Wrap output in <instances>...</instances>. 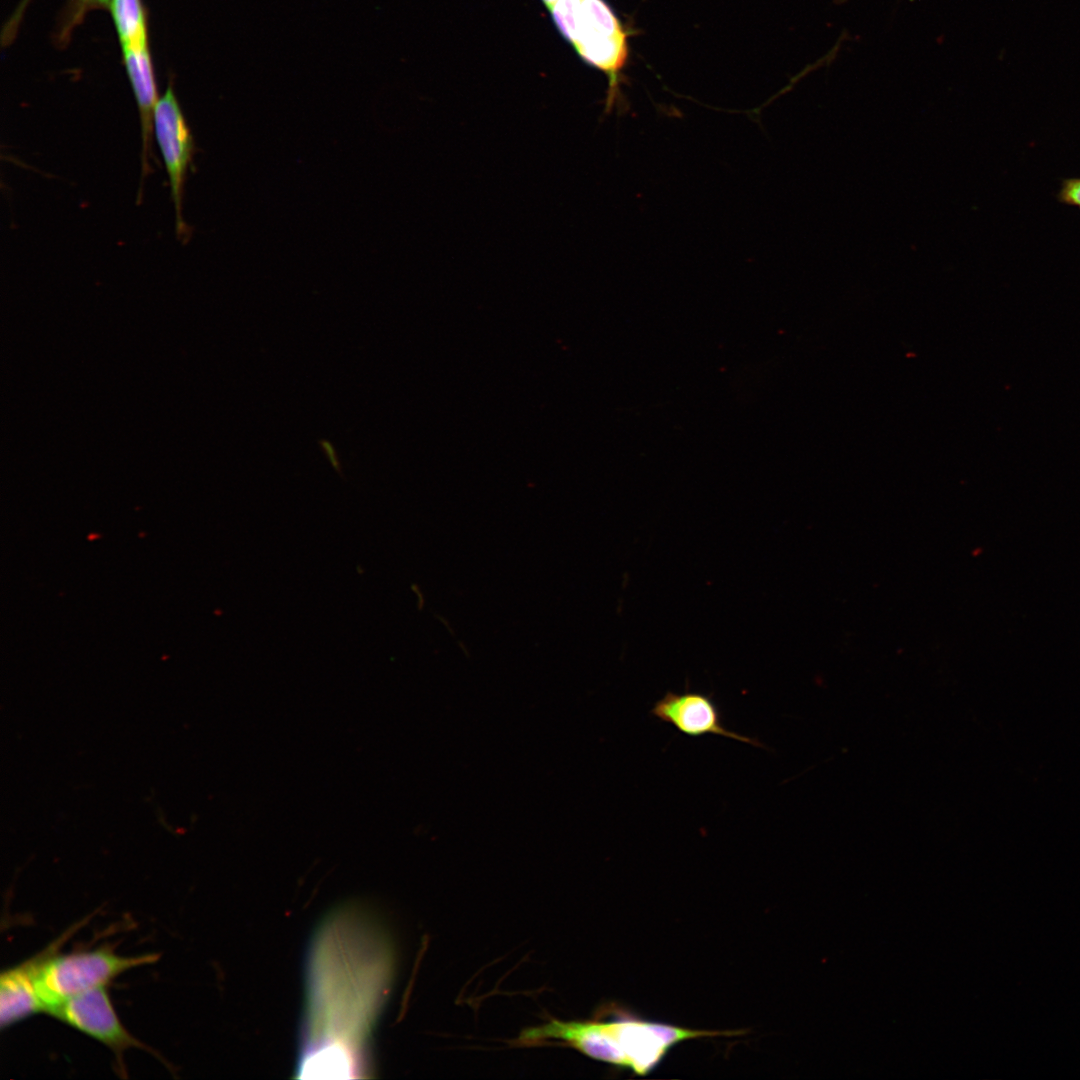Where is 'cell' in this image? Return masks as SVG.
I'll list each match as a JSON object with an SVG mask.
<instances>
[{"mask_svg": "<svg viewBox=\"0 0 1080 1080\" xmlns=\"http://www.w3.org/2000/svg\"><path fill=\"white\" fill-rule=\"evenodd\" d=\"M744 1031L699 1030L644 1019L621 1007H607L590 1020L551 1021L523 1030L524 1047L559 1041L584 1055L644 1076L656 1069L678 1043L703 1037L735 1036Z\"/></svg>", "mask_w": 1080, "mask_h": 1080, "instance_id": "6da1fadb", "label": "cell"}, {"mask_svg": "<svg viewBox=\"0 0 1080 1080\" xmlns=\"http://www.w3.org/2000/svg\"><path fill=\"white\" fill-rule=\"evenodd\" d=\"M36 958L34 987L44 1011L72 996L105 986L119 974L158 960L159 955L123 957L106 949Z\"/></svg>", "mask_w": 1080, "mask_h": 1080, "instance_id": "7a4b0ae2", "label": "cell"}, {"mask_svg": "<svg viewBox=\"0 0 1080 1080\" xmlns=\"http://www.w3.org/2000/svg\"><path fill=\"white\" fill-rule=\"evenodd\" d=\"M153 127L169 178L177 235L184 238L187 232L182 215V202L194 144L190 128L170 86L156 103Z\"/></svg>", "mask_w": 1080, "mask_h": 1080, "instance_id": "3957f363", "label": "cell"}, {"mask_svg": "<svg viewBox=\"0 0 1080 1080\" xmlns=\"http://www.w3.org/2000/svg\"><path fill=\"white\" fill-rule=\"evenodd\" d=\"M47 1013L102 1042L116 1055L130 1047H143L119 1021L105 986L72 996Z\"/></svg>", "mask_w": 1080, "mask_h": 1080, "instance_id": "277c9868", "label": "cell"}, {"mask_svg": "<svg viewBox=\"0 0 1080 1080\" xmlns=\"http://www.w3.org/2000/svg\"><path fill=\"white\" fill-rule=\"evenodd\" d=\"M650 715L689 737L717 735L755 747H763L756 738L729 730L724 725L721 711L711 695L698 691L688 689L683 693L667 691L654 703L650 709Z\"/></svg>", "mask_w": 1080, "mask_h": 1080, "instance_id": "5b68a950", "label": "cell"}, {"mask_svg": "<svg viewBox=\"0 0 1080 1080\" xmlns=\"http://www.w3.org/2000/svg\"><path fill=\"white\" fill-rule=\"evenodd\" d=\"M123 59L137 101L142 137V179L151 171L153 116L159 99L148 44L122 48Z\"/></svg>", "mask_w": 1080, "mask_h": 1080, "instance_id": "8992f818", "label": "cell"}, {"mask_svg": "<svg viewBox=\"0 0 1080 1080\" xmlns=\"http://www.w3.org/2000/svg\"><path fill=\"white\" fill-rule=\"evenodd\" d=\"M36 959L2 972L0 977V1026L2 1029L44 1011L35 987Z\"/></svg>", "mask_w": 1080, "mask_h": 1080, "instance_id": "52a82bcc", "label": "cell"}, {"mask_svg": "<svg viewBox=\"0 0 1080 1080\" xmlns=\"http://www.w3.org/2000/svg\"><path fill=\"white\" fill-rule=\"evenodd\" d=\"M626 34L622 23L605 0L581 1L578 35L573 47Z\"/></svg>", "mask_w": 1080, "mask_h": 1080, "instance_id": "ba28073f", "label": "cell"}, {"mask_svg": "<svg viewBox=\"0 0 1080 1080\" xmlns=\"http://www.w3.org/2000/svg\"><path fill=\"white\" fill-rule=\"evenodd\" d=\"M108 7L121 48L148 44L145 14L140 0H111Z\"/></svg>", "mask_w": 1080, "mask_h": 1080, "instance_id": "9c48e42d", "label": "cell"}, {"mask_svg": "<svg viewBox=\"0 0 1080 1080\" xmlns=\"http://www.w3.org/2000/svg\"><path fill=\"white\" fill-rule=\"evenodd\" d=\"M581 1L557 0L549 9L559 32L572 45L577 40Z\"/></svg>", "mask_w": 1080, "mask_h": 1080, "instance_id": "30bf717a", "label": "cell"}, {"mask_svg": "<svg viewBox=\"0 0 1080 1080\" xmlns=\"http://www.w3.org/2000/svg\"><path fill=\"white\" fill-rule=\"evenodd\" d=\"M1057 200L1064 205L1080 209V177L1063 179L1057 193Z\"/></svg>", "mask_w": 1080, "mask_h": 1080, "instance_id": "8fae6325", "label": "cell"}, {"mask_svg": "<svg viewBox=\"0 0 1080 1080\" xmlns=\"http://www.w3.org/2000/svg\"><path fill=\"white\" fill-rule=\"evenodd\" d=\"M324 443H325V446L322 443L321 444H322L323 450L325 451V454L327 455V458L331 462L332 466L338 471V473H341L340 462H339V460L337 458V455L335 456V451H334L333 447H329L330 446L329 442H324Z\"/></svg>", "mask_w": 1080, "mask_h": 1080, "instance_id": "7c38bea8", "label": "cell"}, {"mask_svg": "<svg viewBox=\"0 0 1080 1080\" xmlns=\"http://www.w3.org/2000/svg\"><path fill=\"white\" fill-rule=\"evenodd\" d=\"M82 1H84L87 4L98 5V6H109V4L111 2V0H82Z\"/></svg>", "mask_w": 1080, "mask_h": 1080, "instance_id": "4fadbf2b", "label": "cell"}, {"mask_svg": "<svg viewBox=\"0 0 1080 1080\" xmlns=\"http://www.w3.org/2000/svg\"><path fill=\"white\" fill-rule=\"evenodd\" d=\"M542 2L548 9H550L557 2V0H542Z\"/></svg>", "mask_w": 1080, "mask_h": 1080, "instance_id": "5bb4252c", "label": "cell"}]
</instances>
